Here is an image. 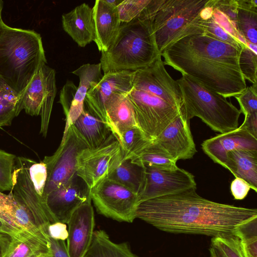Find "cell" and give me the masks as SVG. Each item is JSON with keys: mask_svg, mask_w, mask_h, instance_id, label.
Wrapping results in <instances>:
<instances>
[{"mask_svg": "<svg viewBox=\"0 0 257 257\" xmlns=\"http://www.w3.org/2000/svg\"><path fill=\"white\" fill-rule=\"evenodd\" d=\"M191 188L140 203L136 218L163 231L212 237L234 234L241 223L257 216L255 208L214 202Z\"/></svg>", "mask_w": 257, "mask_h": 257, "instance_id": "1", "label": "cell"}, {"mask_svg": "<svg viewBox=\"0 0 257 257\" xmlns=\"http://www.w3.org/2000/svg\"><path fill=\"white\" fill-rule=\"evenodd\" d=\"M241 47L205 33L187 36L162 54L169 65L225 98L247 87L239 66Z\"/></svg>", "mask_w": 257, "mask_h": 257, "instance_id": "2", "label": "cell"}, {"mask_svg": "<svg viewBox=\"0 0 257 257\" xmlns=\"http://www.w3.org/2000/svg\"><path fill=\"white\" fill-rule=\"evenodd\" d=\"M47 60L41 35L34 30L0 27V77L21 96Z\"/></svg>", "mask_w": 257, "mask_h": 257, "instance_id": "3", "label": "cell"}, {"mask_svg": "<svg viewBox=\"0 0 257 257\" xmlns=\"http://www.w3.org/2000/svg\"><path fill=\"white\" fill-rule=\"evenodd\" d=\"M159 55L152 20L138 18L121 23L117 35L100 59L104 73L109 71H135L152 63Z\"/></svg>", "mask_w": 257, "mask_h": 257, "instance_id": "4", "label": "cell"}, {"mask_svg": "<svg viewBox=\"0 0 257 257\" xmlns=\"http://www.w3.org/2000/svg\"><path fill=\"white\" fill-rule=\"evenodd\" d=\"M177 81L182 94V114L186 119L198 117L220 134L238 127L241 112L226 98L187 76L182 75Z\"/></svg>", "mask_w": 257, "mask_h": 257, "instance_id": "5", "label": "cell"}, {"mask_svg": "<svg viewBox=\"0 0 257 257\" xmlns=\"http://www.w3.org/2000/svg\"><path fill=\"white\" fill-rule=\"evenodd\" d=\"M209 0H157L152 21L159 53L190 35L204 33L200 14Z\"/></svg>", "mask_w": 257, "mask_h": 257, "instance_id": "6", "label": "cell"}, {"mask_svg": "<svg viewBox=\"0 0 257 257\" xmlns=\"http://www.w3.org/2000/svg\"><path fill=\"white\" fill-rule=\"evenodd\" d=\"M88 147L80 134L72 124L63 135L61 142L54 154L46 156L47 180L43 198L52 191L71 181L76 175L77 158L80 152Z\"/></svg>", "mask_w": 257, "mask_h": 257, "instance_id": "7", "label": "cell"}, {"mask_svg": "<svg viewBox=\"0 0 257 257\" xmlns=\"http://www.w3.org/2000/svg\"><path fill=\"white\" fill-rule=\"evenodd\" d=\"M126 96L133 105L138 126L152 141L182 113L180 108L143 90L133 88Z\"/></svg>", "mask_w": 257, "mask_h": 257, "instance_id": "8", "label": "cell"}, {"mask_svg": "<svg viewBox=\"0 0 257 257\" xmlns=\"http://www.w3.org/2000/svg\"><path fill=\"white\" fill-rule=\"evenodd\" d=\"M98 213L120 222H132L139 204L138 195L107 178L90 190Z\"/></svg>", "mask_w": 257, "mask_h": 257, "instance_id": "9", "label": "cell"}, {"mask_svg": "<svg viewBox=\"0 0 257 257\" xmlns=\"http://www.w3.org/2000/svg\"><path fill=\"white\" fill-rule=\"evenodd\" d=\"M33 160L16 158L13 173V186L10 193L14 199L27 211L38 227L46 236L49 225L57 221L49 211L46 201L35 189L29 169Z\"/></svg>", "mask_w": 257, "mask_h": 257, "instance_id": "10", "label": "cell"}, {"mask_svg": "<svg viewBox=\"0 0 257 257\" xmlns=\"http://www.w3.org/2000/svg\"><path fill=\"white\" fill-rule=\"evenodd\" d=\"M122 160L120 145L111 133L100 146L83 150L77 158V176L90 189L107 177Z\"/></svg>", "mask_w": 257, "mask_h": 257, "instance_id": "11", "label": "cell"}, {"mask_svg": "<svg viewBox=\"0 0 257 257\" xmlns=\"http://www.w3.org/2000/svg\"><path fill=\"white\" fill-rule=\"evenodd\" d=\"M55 71L46 64L34 75L21 95L23 109L31 116L41 115L40 133L46 137L56 94Z\"/></svg>", "mask_w": 257, "mask_h": 257, "instance_id": "12", "label": "cell"}, {"mask_svg": "<svg viewBox=\"0 0 257 257\" xmlns=\"http://www.w3.org/2000/svg\"><path fill=\"white\" fill-rule=\"evenodd\" d=\"M133 88L150 93L181 109L180 87L165 69L161 55L148 66L134 71Z\"/></svg>", "mask_w": 257, "mask_h": 257, "instance_id": "13", "label": "cell"}, {"mask_svg": "<svg viewBox=\"0 0 257 257\" xmlns=\"http://www.w3.org/2000/svg\"><path fill=\"white\" fill-rule=\"evenodd\" d=\"M145 178L139 204L159 197L197 188L194 175L183 169L163 170L145 166Z\"/></svg>", "mask_w": 257, "mask_h": 257, "instance_id": "14", "label": "cell"}, {"mask_svg": "<svg viewBox=\"0 0 257 257\" xmlns=\"http://www.w3.org/2000/svg\"><path fill=\"white\" fill-rule=\"evenodd\" d=\"M134 71L120 70L104 73L87 93L84 105L92 115L107 124L106 103L113 94H127L133 88Z\"/></svg>", "mask_w": 257, "mask_h": 257, "instance_id": "15", "label": "cell"}, {"mask_svg": "<svg viewBox=\"0 0 257 257\" xmlns=\"http://www.w3.org/2000/svg\"><path fill=\"white\" fill-rule=\"evenodd\" d=\"M67 224L66 247L69 256L84 257L94 231V213L90 196L74 211Z\"/></svg>", "mask_w": 257, "mask_h": 257, "instance_id": "16", "label": "cell"}, {"mask_svg": "<svg viewBox=\"0 0 257 257\" xmlns=\"http://www.w3.org/2000/svg\"><path fill=\"white\" fill-rule=\"evenodd\" d=\"M76 175L71 181L50 192L47 206L57 221L67 224L71 215L90 196L87 185H81Z\"/></svg>", "mask_w": 257, "mask_h": 257, "instance_id": "17", "label": "cell"}, {"mask_svg": "<svg viewBox=\"0 0 257 257\" xmlns=\"http://www.w3.org/2000/svg\"><path fill=\"white\" fill-rule=\"evenodd\" d=\"M189 121L180 114L153 140L176 162L191 159L197 152Z\"/></svg>", "mask_w": 257, "mask_h": 257, "instance_id": "18", "label": "cell"}, {"mask_svg": "<svg viewBox=\"0 0 257 257\" xmlns=\"http://www.w3.org/2000/svg\"><path fill=\"white\" fill-rule=\"evenodd\" d=\"M201 147L214 163L223 167L227 154L230 151L237 149L257 150V139L239 126L204 141Z\"/></svg>", "mask_w": 257, "mask_h": 257, "instance_id": "19", "label": "cell"}, {"mask_svg": "<svg viewBox=\"0 0 257 257\" xmlns=\"http://www.w3.org/2000/svg\"><path fill=\"white\" fill-rule=\"evenodd\" d=\"M92 9L93 41L101 53L109 49L115 40L121 22L117 7L96 0Z\"/></svg>", "mask_w": 257, "mask_h": 257, "instance_id": "20", "label": "cell"}, {"mask_svg": "<svg viewBox=\"0 0 257 257\" xmlns=\"http://www.w3.org/2000/svg\"><path fill=\"white\" fill-rule=\"evenodd\" d=\"M64 31L81 47L94 40L92 9L83 3L62 16Z\"/></svg>", "mask_w": 257, "mask_h": 257, "instance_id": "21", "label": "cell"}, {"mask_svg": "<svg viewBox=\"0 0 257 257\" xmlns=\"http://www.w3.org/2000/svg\"><path fill=\"white\" fill-rule=\"evenodd\" d=\"M71 73L78 76L79 84L66 115V124L63 134L66 133L69 126L74 123L82 111L84 107V100L88 90L92 86L99 82L103 76L100 63L82 65Z\"/></svg>", "mask_w": 257, "mask_h": 257, "instance_id": "22", "label": "cell"}, {"mask_svg": "<svg viewBox=\"0 0 257 257\" xmlns=\"http://www.w3.org/2000/svg\"><path fill=\"white\" fill-rule=\"evenodd\" d=\"M107 124L118 139L125 130L138 126L133 105L126 94L114 93L106 105Z\"/></svg>", "mask_w": 257, "mask_h": 257, "instance_id": "23", "label": "cell"}, {"mask_svg": "<svg viewBox=\"0 0 257 257\" xmlns=\"http://www.w3.org/2000/svg\"><path fill=\"white\" fill-rule=\"evenodd\" d=\"M223 167L257 191V150L237 149L228 152Z\"/></svg>", "mask_w": 257, "mask_h": 257, "instance_id": "24", "label": "cell"}, {"mask_svg": "<svg viewBox=\"0 0 257 257\" xmlns=\"http://www.w3.org/2000/svg\"><path fill=\"white\" fill-rule=\"evenodd\" d=\"M73 125L89 149L100 146L111 134L106 123L90 114L84 107Z\"/></svg>", "mask_w": 257, "mask_h": 257, "instance_id": "25", "label": "cell"}, {"mask_svg": "<svg viewBox=\"0 0 257 257\" xmlns=\"http://www.w3.org/2000/svg\"><path fill=\"white\" fill-rule=\"evenodd\" d=\"M84 257H137L127 242H112L103 230L94 231L92 239Z\"/></svg>", "mask_w": 257, "mask_h": 257, "instance_id": "26", "label": "cell"}, {"mask_svg": "<svg viewBox=\"0 0 257 257\" xmlns=\"http://www.w3.org/2000/svg\"><path fill=\"white\" fill-rule=\"evenodd\" d=\"M107 178L122 185L139 195L144 182L145 167L133 162L131 159L122 160Z\"/></svg>", "mask_w": 257, "mask_h": 257, "instance_id": "27", "label": "cell"}, {"mask_svg": "<svg viewBox=\"0 0 257 257\" xmlns=\"http://www.w3.org/2000/svg\"><path fill=\"white\" fill-rule=\"evenodd\" d=\"M237 2V30L246 42L257 44V0Z\"/></svg>", "mask_w": 257, "mask_h": 257, "instance_id": "28", "label": "cell"}, {"mask_svg": "<svg viewBox=\"0 0 257 257\" xmlns=\"http://www.w3.org/2000/svg\"><path fill=\"white\" fill-rule=\"evenodd\" d=\"M131 160L140 166H152L163 170H173L178 168L177 162L153 141Z\"/></svg>", "mask_w": 257, "mask_h": 257, "instance_id": "29", "label": "cell"}, {"mask_svg": "<svg viewBox=\"0 0 257 257\" xmlns=\"http://www.w3.org/2000/svg\"><path fill=\"white\" fill-rule=\"evenodd\" d=\"M22 110L21 96L0 77V127L11 125Z\"/></svg>", "mask_w": 257, "mask_h": 257, "instance_id": "30", "label": "cell"}, {"mask_svg": "<svg viewBox=\"0 0 257 257\" xmlns=\"http://www.w3.org/2000/svg\"><path fill=\"white\" fill-rule=\"evenodd\" d=\"M117 140L121 146L122 160L132 159L153 142L138 126L125 130Z\"/></svg>", "mask_w": 257, "mask_h": 257, "instance_id": "31", "label": "cell"}, {"mask_svg": "<svg viewBox=\"0 0 257 257\" xmlns=\"http://www.w3.org/2000/svg\"><path fill=\"white\" fill-rule=\"evenodd\" d=\"M15 202L11 193L5 194L0 191V219L3 223V233L17 239L22 231L15 219Z\"/></svg>", "mask_w": 257, "mask_h": 257, "instance_id": "32", "label": "cell"}, {"mask_svg": "<svg viewBox=\"0 0 257 257\" xmlns=\"http://www.w3.org/2000/svg\"><path fill=\"white\" fill-rule=\"evenodd\" d=\"M239 66L245 80L250 81L252 84L257 83V54L245 45L241 46Z\"/></svg>", "mask_w": 257, "mask_h": 257, "instance_id": "33", "label": "cell"}, {"mask_svg": "<svg viewBox=\"0 0 257 257\" xmlns=\"http://www.w3.org/2000/svg\"><path fill=\"white\" fill-rule=\"evenodd\" d=\"M17 157L0 150V191H11L13 186V173Z\"/></svg>", "mask_w": 257, "mask_h": 257, "instance_id": "34", "label": "cell"}, {"mask_svg": "<svg viewBox=\"0 0 257 257\" xmlns=\"http://www.w3.org/2000/svg\"><path fill=\"white\" fill-rule=\"evenodd\" d=\"M150 0H123L117 7L120 22L127 23L141 16Z\"/></svg>", "mask_w": 257, "mask_h": 257, "instance_id": "35", "label": "cell"}, {"mask_svg": "<svg viewBox=\"0 0 257 257\" xmlns=\"http://www.w3.org/2000/svg\"><path fill=\"white\" fill-rule=\"evenodd\" d=\"M200 23L205 34L235 47H241L244 45L229 34L212 17L206 20L201 19Z\"/></svg>", "mask_w": 257, "mask_h": 257, "instance_id": "36", "label": "cell"}, {"mask_svg": "<svg viewBox=\"0 0 257 257\" xmlns=\"http://www.w3.org/2000/svg\"><path fill=\"white\" fill-rule=\"evenodd\" d=\"M211 244L220 249L226 257H245L240 239L234 234L212 237Z\"/></svg>", "mask_w": 257, "mask_h": 257, "instance_id": "37", "label": "cell"}, {"mask_svg": "<svg viewBox=\"0 0 257 257\" xmlns=\"http://www.w3.org/2000/svg\"><path fill=\"white\" fill-rule=\"evenodd\" d=\"M234 97L238 101L240 110L244 116L257 112V83L246 87Z\"/></svg>", "mask_w": 257, "mask_h": 257, "instance_id": "38", "label": "cell"}, {"mask_svg": "<svg viewBox=\"0 0 257 257\" xmlns=\"http://www.w3.org/2000/svg\"><path fill=\"white\" fill-rule=\"evenodd\" d=\"M29 173L35 189L43 197L47 177L46 165L43 161L37 163L33 160L30 167Z\"/></svg>", "mask_w": 257, "mask_h": 257, "instance_id": "39", "label": "cell"}, {"mask_svg": "<svg viewBox=\"0 0 257 257\" xmlns=\"http://www.w3.org/2000/svg\"><path fill=\"white\" fill-rule=\"evenodd\" d=\"M209 4L213 9L218 10L226 15L236 28L237 0H209Z\"/></svg>", "mask_w": 257, "mask_h": 257, "instance_id": "40", "label": "cell"}, {"mask_svg": "<svg viewBox=\"0 0 257 257\" xmlns=\"http://www.w3.org/2000/svg\"><path fill=\"white\" fill-rule=\"evenodd\" d=\"M212 17L229 34L243 44L246 45L244 38L239 34L236 27L226 15L218 10L213 9Z\"/></svg>", "mask_w": 257, "mask_h": 257, "instance_id": "41", "label": "cell"}, {"mask_svg": "<svg viewBox=\"0 0 257 257\" xmlns=\"http://www.w3.org/2000/svg\"><path fill=\"white\" fill-rule=\"evenodd\" d=\"M36 254L27 244L14 238H11L6 252L3 257H31Z\"/></svg>", "mask_w": 257, "mask_h": 257, "instance_id": "42", "label": "cell"}, {"mask_svg": "<svg viewBox=\"0 0 257 257\" xmlns=\"http://www.w3.org/2000/svg\"><path fill=\"white\" fill-rule=\"evenodd\" d=\"M77 87L70 80H67L60 93L59 102L62 106L65 116L67 114L77 90Z\"/></svg>", "mask_w": 257, "mask_h": 257, "instance_id": "43", "label": "cell"}, {"mask_svg": "<svg viewBox=\"0 0 257 257\" xmlns=\"http://www.w3.org/2000/svg\"><path fill=\"white\" fill-rule=\"evenodd\" d=\"M250 189L249 185L239 178H235L230 184V191L235 200L245 198Z\"/></svg>", "mask_w": 257, "mask_h": 257, "instance_id": "44", "label": "cell"}, {"mask_svg": "<svg viewBox=\"0 0 257 257\" xmlns=\"http://www.w3.org/2000/svg\"><path fill=\"white\" fill-rule=\"evenodd\" d=\"M48 235L54 239L65 241L68 236L66 224L59 221L50 224L48 227Z\"/></svg>", "mask_w": 257, "mask_h": 257, "instance_id": "45", "label": "cell"}, {"mask_svg": "<svg viewBox=\"0 0 257 257\" xmlns=\"http://www.w3.org/2000/svg\"><path fill=\"white\" fill-rule=\"evenodd\" d=\"M49 246L52 257H70L64 240L48 237Z\"/></svg>", "mask_w": 257, "mask_h": 257, "instance_id": "46", "label": "cell"}, {"mask_svg": "<svg viewBox=\"0 0 257 257\" xmlns=\"http://www.w3.org/2000/svg\"><path fill=\"white\" fill-rule=\"evenodd\" d=\"M245 257H257V236L240 240Z\"/></svg>", "mask_w": 257, "mask_h": 257, "instance_id": "47", "label": "cell"}, {"mask_svg": "<svg viewBox=\"0 0 257 257\" xmlns=\"http://www.w3.org/2000/svg\"><path fill=\"white\" fill-rule=\"evenodd\" d=\"M240 127L245 129L257 139V112L244 116V120Z\"/></svg>", "mask_w": 257, "mask_h": 257, "instance_id": "48", "label": "cell"}, {"mask_svg": "<svg viewBox=\"0 0 257 257\" xmlns=\"http://www.w3.org/2000/svg\"><path fill=\"white\" fill-rule=\"evenodd\" d=\"M12 237L9 235L0 232V257H3L7 251Z\"/></svg>", "mask_w": 257, "mask_h": 257, "instance_id": "49", "label": "cell"}, {"mask_svg": "<svg viewBox=\"0 0 257 257\" xmlns=\"http://www.w3.org/2000/svg\"><path fill=\"white\" fill-rule=\"evenodd\" d=\"M209 250L210 257H226L220 249L211 244Z\"/></svg>", "mask_w": 257, "mask_h": 257, "instance_id": "50", "label": "cell"}, {"mask_svg": "<svg viewBox=\"0 0 257 257\" xmlns=\"http://www.w3.org/2000/svg\"><path fill=\"white\" fill-rule=\"evenodd\" d=\"M123 0H105L107 4L117 7Z\"/></svg>", "mask_w": 257, "mask_h": 257, "instance_id": "51", "label": "cell"}, {"mask_svg": "<svg viewBox=\"0 0 257 257\" xmlns=\"http://www.w3.org/2000/svg\"><path fill=\"white\" fill-rule=\"evenodd\" d=\"M246 46L255 54H257V44L246 42Z\"/></svg>", "mask_w": 257, "mask_h": 257, "instance_id": "52", "label": "cell"}, {"mask_svg": "<svg viewBox=\"0 0 257 257\" xmlns=\"http://www.w3.org/2000/svg\"><path fill=\"white\" fill-rule=\"evenodd\" d=\"M4 2L0 0V24H2L3 22L2 18V12L3 8Z\"/></svg>", "mask_w": 257, "mask_h": 257, "instance_id": "53", "label": "cell"}, {"mask_svg": "<svg viewBox=\"0 0 257 257\" xmlns=\"http://www.w3.org/2000/svg\"><path fill=\"white\" fill-rule=\"evenodd\" d=\"M31 257H52L51 254H41L38 255H34Z\"/></svg>", "mask_w": 257, "mask_h": 257, "instance_id": "54", "label": "cell"}, {"mask_svg": "<svg viewBox=\"0 0 257 257\" xmlns=\"http://www.w3.org/2000/svg\"><path fill=\"white\" fill-rule=\"evenodd\" d=\"M0 232L3 233V223L0 219Z\"/></svg>", "mask_w": 257, "mask_h": 257, "instance_id": "55", "label": "cell"}, {"mask_svg": "<svg viewBox=\"0 0 257 257\" xmlns=\"http://www.w3.org/2000/svg\"><path fill=\"white\" fill-rule=\"evenodd\" d=\"M4 22H3L2 24H0V27H1V25Z\"/></svg>", "mask_w": 257, "mask_h": 257, "instance_id": "56", "label": "cell"}]
</instances>
